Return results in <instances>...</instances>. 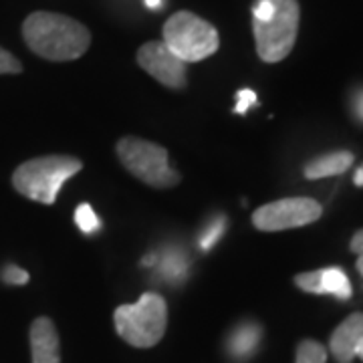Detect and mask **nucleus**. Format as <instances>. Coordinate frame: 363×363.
Segmentation results:
<instances>
[{
    "instance_id": "obj_18",
    "label": "nucleus",
    "mask_w": 363,
    "mask_h": 363,
    "mask_svg": "<svg viewBox=\"0 0 363 363\" xmlns=\"http://www.w3.org/2000/svg\"><path fill=\"white\" fill-rule=\"evenodd\" d=\"M259 104V97H257V93L252 89H240L236 93V105H234V113H238V116H245L250 107H255V105Z\"/></svg>"
},
{
    "instance_id": "obj_10",
    "label": "nucleus",
    "mask_w": 363,
    "mask_h": 363,
    "mask_svg": "<svg viewBox=\"0 0 363 363\" xmlns=\"http://www.w3.org/2000/svg\"><path fill=\"white\" fill-rule=\"evenodd\" d=\"M363 339V313H351L329 337V351L337 363H353L355 350Z\"/></svg>"
},
{
    "instance_id": "obj_13",
    "label": "nucleus",
    "mask_w": 363,
    "mask_h": 363,
    "mask_svg": "<svg viewBox=\"0 0 363 363\" xmlns=\"http://www.w3.org/2000/svg\"><path fill=\"white\" fill-rule=\"evenodd\" d=\"M353 154L347 150H339V152H331V154H323V156L311 160L305 168L303 174L309 180H321V178H329V176H339L343 172H347L353 164Z\"/></svg>"
},
{
    "instance_id": "obj_15",
    "label": "nucleus",
    "mask_w": 363,
    "mask_h": 363,
    "mask_svg": "<svg viewBox=\"0 0 363 363\" xmlns=\"http://www.w3.org/2000/svg\"><path fill=\"white\" fill-rule=\"evenodd\" d=\"M75 222H77L79 230L85 234H95L101 228V222L97 218V214L93 212L89 204H81L75 210Z\"/></svg>"
},
{
    "instance_id": "obj_16",
    "label": "nucleus",
    "mask_w": 363,
    "mask_h": 363,
    "mask_svg": "<svg viewBox=\"0 0 363 363\" xmlns=\"http://www.w3.org/2000/svg\"><path fill=\"white\" fill-rule=\"evenodd\" d=\"M347 109H350L351 119L357 125H363V83L351 87L350 95H347Z\"/></svg>"
},
{
    "instance_id": "obj_2",
    "label": "nucleus",
    "mask_w": 363,
    "mask_h": 363,
    "mask_svg": "<svg viewBox=\"0 0 363 363\" xmlns=\"http://www.w3.org/2000/svg\"><path fill=\"white\" fill-rule=\"evenodd\" d=\"M83 169V162L75 156H40L26 160L14 169L13 186L28 200L51 206L57 202L63 184Z\"/></svg>"
},
{
    "instance_id": "obj_11",
    "label": "nucleus",
    "mask_w": 363,
    "mask_h": 363,
    "mask_svg": "<svg viewBox=\"0 0 363 363\" xmlns=\"http://www.w3.org/2000/svg\"><path fill=\"white\" fill-rule=\"evenodd\" d=\"M28 339L33 363H61V341L57 327L49 317H39L33 321Z\"/></svg>"
},
{
    "instance_id": "obj_21",
    "label": "nucleus",
    "mask_w": 363,
    "mask_h": 363,
    "mask_svg": "<svg viewBox=\"0 0 363 363\" xmlns=\"http://www.w3.org/2000/svg\"><path fill=\"white\" fill-rule=\"evenodd\" d=\"M350 250L353 255H363V228L362 230H357V233L351 236V242H350Z\"/></svg>"
},
{
    "instance_id": "obj_19",
    "label": "nucleus",
    "mask_w": 363,
    "mask_h": 363,
    "mask_svg": "<svg viewBox=\"0 0 363 363\" xmlns=\"http://www.w3.org/2000/svg\"><path fill=\"white\" fill-rule=\"evenodd\" d=\"M16 73H23L21 61L14 57L13 52L0 47V75H16Z\"/></svg>"
},
{
    "instance_id": "obj_25",
    "label": "nucleus",
    "mask_w": 363,
    "mask_h": 363,
    "mask_svg": "<svg viewBox=\"0 0 363 363\" xmlns=\"http://www.w3.org/2000/svg\"><path fill=\"white\" fill-rule=\"evenodd\" d=\"M355 357H359L363 362V339L359 341V345H357V350H355Z\"/></svg>"
},
{
    "instance_id": "obj_6",
    "label": "nucleus",
    "mask_w": 363,
    "mask_h": 363,
    "mask_svg": "<svg viewBox=\"0 0 363 363\" xmlns=\"http://www.w3.org/2000/svg\"><path fill=\"white\" fill-rule=\"evenodd\" d=\"M301 9L297 0H272V13L264 21H252L257 52L264 63H279L293 51L298 33Z\"/></svg>"
},
{
    "instance_id": "obj_12",
    "label": "nucleus",
    "mask_w": 363,
    "mask_h": 363,
    "mask_svg": "<svg viewBox=\"0 0 363 363\" xmlns=\"http://www.w3.org/2000/svg\"><path fill=\"white\" fill-rule=\"evenodd\" d=\"M262 343V327L257 321H240L228 333L226 353L234 362H247L257 355Z\"/></svg>"
},
{
    "instance_id": "obj_24",
    "label": "nucleus",
    "mask_w": 363,
    "mask_h": 363,
    "mask_svg": "<svg viewBox=\"0 0 363 363\" xmlns=\"http://www.w3.org/2000/svg\"><path fill=\"white\" fill-rule=\"evenodd\" d=\"M355 269H357V272H359V274H362V277H363V255H359V257H357V262H355Z\"/></svg>"
},
{
    "instance_id": "obj_17",
    "label": "nucleus",
    "mask_w": 363,
    "mask_h": 363,
    "mask_svg": "<svg viewBox=\"0 0 363 363\" xmlns=\"http://www.w3.org/2000/svg\"><path fill=\"white\" fill-rule=\"evenodd\" d=\"M222 233H224V218H218L216 222H212L204 233L200 234V247L204 248V250L212 248L218 242Z\"/></svg>"
},
{
    "instance_id": "obj_4",
    "label": "nucleus",
    "mask_w": 363,
    "mask_h": 363,
    "mask_svg": "<svg viewBox=\"0 0 363 363\" xmlns=\"http://www.w3.org/2000/svg\"><path fill=\"white\" fill-rule=\"evenodd\" d=\"M164 43L184 63H198L212 57L220 47L218 30L190 11L172 14L164 25Z\"/></svg>"
},
{
    "instance_id": "obj_5",
    "label": "nucleus",
    "mask_w": 363,
    "mask_h": 363,
    "mask_svg": "<svg viewBox=\"0 0 363 363\" xmlns=\"http://www.w3.org/2000/svg\"><path fill=\"white\" fill-rule=\"evenodd\" d=\"M117 157L123 168L152 188H174L180 184V174L169 168L168 150L142 138H121L116 145Z\"/></svg>"
},
{
    "instance_id": "obj_23",
    "label": "nucleus",
    "mask_w": 363,
    "mask_h": 363,
    "mask_svg": "<svg viewBox=\"0 0 363 363\" xmlns=\"http://www.w3.org/2000/svg\"><path fill=\"white\" fill-rule=\"evenodd\" d=\"M145 4L152 9V11H160L164 6V0H145Z\"/></svg>"
},
{
    "instance_id": "obj_1",
    "label": "nucleus",
    "mask_w": 363,
    "mask_h": 363,
    "mask_svg": "<svg viewBox=\"0 0 363 363\" xmlns=\"http://www.w3.org/2000/svg\"><path fill=\"white\" fill-rule=\"evenodd\" d=\"M26 47L52 63H65L83 57L91 45V33L79 21L59 13L37 11L23 23Z\"/></svg>"
},
{
    "instance_id": "obj_14",
    "label": "nucleus",
    "mask_w": 363,
    "mask_h": 363,
    "mask_svg": "<svg viewBox=\"0 0 363 363\" xmlns=\"http://www.w3.org/2000/svg\"><path fill=\"white\" fill-rule=\"evenodd\" d=\"M295 363H327V347L315 339H303L297 345Z\"/></svg>"
},
{
    "instance_id": "obj_22",
    "label": "nucleus",
    "mask_w": 363,
    "mask_h": 363,
    "mask_svg": "<svg viewBox=\"0 0 363 363\" xmlns=\"http://www.w3.org/2000/svg\"><path fill=\"white\" fill-rule=\"evenodd\" d=\"M353 184H355V186H359V188H363V164L357 168V172L353 174Z\"/></svg>"
},
{
    "instance_id": "obj_7",
    "label": "nucleus",
    "mask_w": 363,
    "mask_h": 363,
    "mask_svg": "<svg viewBox=\"0 0 363 363\" xmlns=\"http://www.w3.org/2000/svg\"><path fill=\"white\" fill-rule=\"evenodd\" d=\"M321 214L323 208L313 198H283L257 208L252 212V224L262 233H281L313 224L321 218Z\"/></svg>"
},
{
    "instance_id": "obj_3",
    "label": "nucleus",
    "mask_w": 363,
    "mask_h": 363,
    "mask_svg": "<svg viewBox=\"0 0 363 363\" xmlns=\"http://www.w3.org/2000/svg\"><path fill=\"white\" fill-rule=\"evenodd\" d=\"M119 337L133 347L157 345L168 329V305L160 293H143L138 303L121 305L113 313Z\"/></svg>"
},
{
    "instance_id": "obj_9",
    "label": "nucleus",
    "mask_w": 363,
    "mask_h": 363,
    "mask_svg": "<svg viewBox=\"0 0 363 363\" xmlns=\"http://www.w3.org/2000/svg\"><path fill=\"white\" fill-rule=\"evenodd\" d=\"M295 285L311 295H331L337 301H350L353 295L347 272L341 267H327L319 271L301 272L295 277Z\"/></svg>"
},
{
    "instance_id": "obj_8",
    "label": "nucleus",
    "mask_w": 363,
    "mask_h": 363,
    "mask_svg": "<svg viewBox=\"0 0 363 363\" xmlns=\"http://www.w3.org/2000/svg\"><path fill=\"white\" fill-rule=\"evenodd\" d=\"M138 65L147 75L160 81L169 89H184L186 87V65L180 57L169 51L164 40H150L138 51Z\"/></svg>"
},
{
    "instance_id": "obj_20",
    "label": "nucleus",
    "mask_w": 363,
    "mask_h": 363,
    "mask_svg": "<svg viewBox=\"0 0 363 363\" xmlns=\"http://www.w3.org/2000/svg\"><path fill=\"white\" fill-rule=\"evenodd\" d=\"M2 281L9 283V285H26L28 283V272L21 267H14V264H6L2 269Z\"/></svg>"
}]
</instances>
